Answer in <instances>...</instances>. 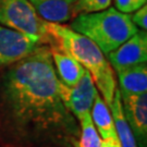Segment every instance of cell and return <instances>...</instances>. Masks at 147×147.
Listing matches in <instances>:
<instances>
[{
    "instance_id": "6da1fadb",
    "label": "cell",
    "mask_w": 147,
    "mask_h": 147,
    "mask_svg": "<svg viewBox=\"0 0 147 147\" xmlns=\"http://www.w3.org/2000/svg\"><path fill=\"white\" fill-rule=\"evenodd\" d=\"M80 123L64 104L50 48L0 71V142L9 147H73Z\"/></svg>"
},
{
    "instance_id": "7a4b0ae2",
    "label": "cell",
    "mask_w": 147,
    "mask_h": 147,
    "mask_svg": "<svg viewBox=\"0 0 147 147\" xmlns=\"http://www.w3.org/2000/svg\"><path fill=\"white\" fill-rule=\"evenodd\" d=\"M44 32L45 44L50 49L67 51L88 71L100 96L110 107L117 89L115 71L97 45L63 24L44 21Z\"/></svg>"
},
{
    "instance_id": "3957f363",
    "label": "cell",
    "mask_w": 147,
    "mask_h": 147,
    "mask_svg": "<svg viewBox=\"0 0 147 147\" xmlns=\"http://www.w3.org/2000/svg\"><path fill=\"white\" fill-rule=\"evenodd\" d=\"M69 26L95 42L106 57L138 32L132 22L131 14L122 13L112 7L78 14Z\"/></svg>"
},
{
    "instance_id": "277c9868",
    "label": "cell",
    "mask_w": 147,
    "mask_h": 147,
    "mask_svg": "<svg viewBox=\"0 0 147 147\" xmlns=\"http://www.w3.org/2000/svg\"><path fill=\"white\" fill-rule=\"evenodd\" d=\"M0 25L36 37L45 44L44 21L28 0H0Z\"/></svg>"
},
{
    "instance_id": "5b68a950",
    "label": "cell",
    "mask_w": 147,
    "mask_h": 147,
    "mask_svg": "<svg viewBox=\"0 0 147 147\" xmlns=\"http://www.w3.org/2000/svg\"><path fill=\"white\" fill-rule=\"evenodd\" d=\"M42 45L40 39L0 25V69L33 53ZM46 45V44H45Z\"/></svg>"
},
{
    "instance_id": "8992f818",
    "label": "cell",
    "mask_w": 147,
    "mask_h": 147,
    "mask_svg": "<svg viewBox=\"0 0 147 147\" xmlns=\"http://www.w3.org/2000/svg\"><path fill=\"white\" fill-rule=\"evenodd\" d=\"M61 94L65 106L80 122L86 112H90L98 90L92 75L85 70L83 76L72 87H68L61 83Z\"/></svg>"
},
{
    "instance_id": "52a82bcc",
    "label": "cell",
    "mask_w": 147,
    "mask_h": 147,
    "mask_svg": "<svg viewBox=\"0 0 147 147\" xmlns=\"http://www.w3.org/2000/svg\"><path fill=\"white\" fill-rule=\"evenodd\" d=\"M122 112L138 147H147V93L120 94Z\"/></svg>"
},
{
    "instance_id": "ba28073f",
    "label": "cell",
    "mask_w": 147,
    "mask_h": 147,
    "mask_svg": "<svg viewBox=\"0 0 147 147\" xmlns=\"http://www.w3.org/2000/svg\"><path fill=\"white\" fill-rule=\"evenodd\" d=\"M107 60L113 71L136 65L147 61V33L138 31L116 50L107 55Z\"/></svg>"
},
{
    "instance_id": "9c48e42d",
    "label": "cell",
    "mask_w": 147,
    "mask_h": 147,
    "mask_svg": "<svg viewBox=\"0 0 147 147\" xmlns=\"http://www.w3.org/2000/svg\"><path fill=\"white\" fill-rule=\"evenodd\" d=\"M42 21L63 24L73 19L76 0H28Z\"/></svg>"
},
{
    "instance_id": "30bf717a",
    "label": "cell",
    "mask_w": 147,
    "mask_h": 147,
    "mask_svg": "<svg viewBox=\"0 0 147 147\" xmlns=\"http://www.w3.org/2000/svg\"><path fill=\"white\" fill-rule=\"evenodd\" d=\"M50 53L59 81L68 87L74 86L84 74L83 65L64 50L50 49Z\"/></svg>"
},
{
    "instance_id": "8fae6325",
    "label": "cell",
    "mask_w": 147,
    "mask_h": 147,
    "mask_svg": "<svg viewBox=\"0 0 147 147\" xmlns=\"http://www.w3.org/2000/svg\"><path fill=\"white\" fill-rule=\"evenodd\" d=\"M120 94L141 95L147 93V65L141 63L116 71Z\"/></svg>"
},
{
    "instance_id": "7c38bea8",
    "label": "cell",
    "mask_w": 147,
    "mask_h": 147,
    "mask_svg": "<svg viewBox=\"0 0 147 147\" xmlns=\"http://www.w3.org/2000/svg\"><path fill=\"white\" fill-rule=\"evenodd\" d=\"M90 117L101 141L119 140L110 108L105 102V100L102 99L99 93L96 96L93 107L90 109Z\"/></svg>"
},
{
    "instance_id": "4fadbf2b",
    "label": "cell",
    "mask_w": 147,
    "mask_h": 147,
    "mask_svg": "<svg viewBox=\"0 0 147 147\" xmlns=\"http://www.w3.org/2000/svg\"><path fill=\"white\" fill-rule=\"evenodd\" d=\"M109 108H110L111 115H112V118L115 121L117 135H118L119 142L121 144V147H138L136 140L123 116L120 90L118 88L115 92V96H113V99H112V102Z\"/></svg>"
},
{
    "instance_id": "5bb4252c",
    "label": "cell",
    "mask_w": 147,
    "mask_h": 147,
    "mask_svg": "<svg viewBox=\"0 0 147 147\" xmlns=\"http://www.w3.org/2000/svg\"><path fill=\"white\" fill-rule=\"evenodd\" d=\"M79 123L80 136L73 147H100L101 138L92 120L90 112H86Z\"/></svg>"
},
{
    "instance_id": "9a60e30c",
    "label": "cell",
    "mask_w": 147,
    "mask_h": 147,
    "mask_svg": "<svg viewBox=\"0 0 147 147\" xmlns=\"http://www.w3.org/2000/svg\"><path fill=\"white\" fill-rule=\"evenodd\" d=\"M112 0H76L74 14H82V13H90L97 11L105 10L109 8Z\"/></svg>"
},
{
    "instance_id": "2e32d148",
    "label": "cell",
    "mask_w": 147,
    "mask_h": 147,
    "mask_svg": "<svg viewBox=\"0 0 147 147\" xmlns=\"http://www.w3.org/2000/svg\"><path fill=\"white\" fill-rule=\"evenodd\" d=\"M146 1L147 0H113V3L118 11L131 14L146 5Z\"/></svg>"
},
{
    "instance_id": "e0dca14e",
    "label": "cell",
    "mask_w": 147,
    "mask_h": 147,
    "mask_svg": "<svg viewBox=\"0 0 147 147\" xmlns=\"http://www.w3.org/2000/svg\"><path fill=\"white\" fill-rule=\"evenodd\" d=\"M131 20L134 25L141 31L147 30V5H143L142 8L137 9L131 14Z\"/></svg>"
},
{
    "instance_id": "ac0fdd59",
    "label": "cell",
    "mask_w": 147,
    "mask_h": 147,
    "mask_svg": "<svg viewBox=\"0 0 147 147\" xmlns=\"http://www.w3.org/2000/svg\"><path fill=\"white\" fill-rule=\"evenodd\" d=\"M100 147H121L119 140L116 141H101Z\"/></svg>"
}]
</instances>
